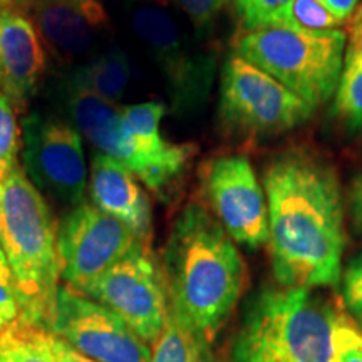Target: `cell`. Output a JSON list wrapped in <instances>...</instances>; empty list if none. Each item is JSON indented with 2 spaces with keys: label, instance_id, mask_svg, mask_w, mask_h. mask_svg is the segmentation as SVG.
Here are the masks:
<instances>
[{
  "label": "cell",
  "instance_id": "1",
  "mask_svg": "<svg viewBox=\"0 0 362 362\" xmlns=\"http://www.w3.org/2000/svg\"><path fill=\"white\" fill-rule=\"evenodd\" d=\"M275 279L287 288L334 287L346 248L337 176L314 156L287 153L264 175Z\"/></svg>",
  "mask_w": 362,
  "mask_h": 362
},
{
  "label": "cell",
  "instance_id": "2",
  "mask_svg": "<svg viewBox=\"0 0 362 362\" xmlns=\"http://www.w3.org/2000/svg\"><path fill=\"white\" fill-rule=\"evenodd\" d=\"M160 267L170 310L214 342L245 284V264L233 240L205 206L188 203L171 226Z\"/></svg>",
  "mask_w": 362,
  "mask_h": 362
},
{
  "label": "cell",
  "instance_id": "3",
  "mask_svg": "<svg viewBox=\"0 0 362 362\" xmlns=\"http://www.w3.org/2000/svg\"><path fill=\"white\" fill-rule=\"evenodd\" d=\"M57 226L47 200L21 165L0 180V248L19 292V324L51 327L62 285Z\"/></svg>",
  "mask_w": 362,
  "mask_h": 362
},
{
  "label": "cell",
  "instance_id": "4",
  "mask_svg": "<svg viewBox=\"0 0 362 362\" xmlns=\"http://www.w3.org/2000/svg\"><path fill=\"white\" fill-rule=\"evenodd\" d=\"M341 312L312 288H265L248 305L232 362H329Z\"/></svg>",
  "mask_w": 362,
  "mask_h": 362
},
{
  "label": "cell",
  "instance_id": "5",
  "mask_svg": "<svg viewBox=\"0 0 362 362\" xmlns=\"http://www.w3.org/2000/svg\"><path fill=\"white\" fill-rule=\"evenodd\" d=\"M346 45L347 37L341 29L267 27L247 30L235 52L315 110L336 94Z\"/></svg>",
  "mask_w": 362,
  "mask_h": 362
},
{
  "label": "cell",
  "instance_id": "6",
  "mask_svg": "<svg viewBox=\"0 0 362 362\" xmlns=\"http://www.w3.org/2000/svg\"><path fill=\"white\" fill-rule=\"evenodd\" d=\"M126 21L160 67L176 115L200 112L214 88L215 56L192 47L175 17L156 4H128Z\"/></svg>",
  "mask_w": 362,
  "mask_h": 362
},
{
  "label": "cell",
  "instance_id": "7",
  "mask_svg": "<svg viewBox=\"0 0 362 362\" xmlns=\"http://www.w3.org/2000/svg\"><path fill=\"white\" fill-rule=\"evenodd\" d=\"M312 112L309 104L237 52L225 59L218 99V116L225 128L274 136L305 123Z\"/></svg>",
  "mask_w": 362,
  "mask_h": 362
},
{
  "label": "cell",
  "instance_id": "8",
  "mask_svg": "<svg viewBox=\"0 0 362 362\" xmlns=\"http://www.w3.org/2000/svg\"><path fill=\"white\" fill-rule=\"evenodd\" d=\"M62 106L66 119L78 129L81 138L98 153L126 166L151 192L165 193L187 168L185 161L165 160L148 151L126 126L119 104L64 83Z\"/></svg>",
  "mask_w": 362,
  "mask_h": 362
},
{
  "label": "cell",
  "instance_id": "9",
  "mask_svg": "<svg viewBox=\"0 0 362 362\" xmlns=\"http://www.w3.org/2000/svg\"><path fill=\"white\" fill-rule=\"evenodd\" d=\"M22 165L44 197L76 206L84 202L88 173L83 138L66 117L33 111L22 119Z\"/></svg>",
  "mask_w": 362,
  "mask_h": 362
},
{
  "label": "cell",
  "instance_id": "10",
  "mask_svg": "<svg viewBox=\"0 0 362 362\" xmlns=\"http://www.w3.org/2000/svg\"><path fill=\"white\" fill-rule=\"evenodd\" d=\"M81 293L119 315L149 346L160 336L170 315L161 267L148 243L134 247Z\"/></svg>",
  "mask_w": 362,
  "mask_h": 362
},
{
  "label": "cell",
  "instance_id": "11",
  "mask_svg": "<svg viewBox=\"0 0 362 362\" xmlns=\"http://www.w3.org/2000/svg\"><path fill=\"white\" fill-rule=\"evenodd\" d=\"M139 243L144 242L128 225L84 200L57 226L61 280L83 292Z\"/></svg>",
  "mask_w": 362,
  "mask_h": 362
},
{
  "label": "cell",
  "instance_id": "12",
  "mask_svg": "<svg viewBox=\"0 0 362 362\" xmlns=\"http://www.w3.org/2000/svg\"><path fill=\"white\" fill-rule=\"evenodd\" d=\"M49 330L96 362H148L151 357V346L119 315L64 284Z\"/></svg>",
  "mask_w": 362,
  "mask_h": 362
},
{
  "label": "cell",
  "instance_id": "13",
  "mask_svg": "<svg viewBox=\"0 0 362 362\" xmlns=\"http://www.w3.org/2000/svg\"><path fill=\"white\" fill-rule=\"evenodd\" d=\"M203 189L214 216L235 243L250 250L269 243L265 189L245 156H221L208 163Z\"/></svg>",
  "mask_w": 362,
  "mask_h": 362
},
{
  "label": "cell",
  "instance_id": "14",
  "mask_svg": "<svg viewBox=\"0 0 362 362\" xmlns=\"http://www.w3.org/2000/svg\"><path fill=\"white\" fill-rule=\"evenodd\" d=\"M37 27L57 57L78 61L101 45L107 33V12L99 0H34L17 2Z\"/></svg>",
  "mask_w": 362,
  "mask_h": 362
},
{
  "label": "cell",
  "instance_id": "15",
  "mask_svg": "<svg viewBox=\"0 0 362 362\" xmlns=\"http://www.w3.org/2000/svg\"><path fill=\"white\" fill-rule=\"evenodd\" d=\"M47 57L37 27L21 7L0 12V89L24 110L37 93Z\"/></svg>",
  "mask_w": 362,
  "mask_h": 362
},
{
  "label": "cell",
  "instance_id": "16",
  "mask_svg": "<svg viewBox=\"0 0 362 362\" xmlns=\"http://www.w3.org/2000/svg\"><path fill=\"white\" fill-rule=\"evenodd\" d=\"M88 192L94 206L128 225L144 243L149 242L151 203L138 178L126 166L94 151L89 163Z\"/></svg>",
  "mask_w": 362,
  "mask_h": 362
},
{
  "label": "cell",
  "instance_id": "17",
  "mask_svg": "<svg viewBox=\"0 0 362 362\" xmlns=\"http://www.w3.org/2000/svg\"><path fill=\"white\" fill-rule=\"evenodd\" d=\"M131 78L133 67L128 54L115 47L74 67L71 74H67L64 83L117 104L128 90Z\"/></svg>",
  "mask_w": 362,
  "mask_h": 362
},
{
  "label": "cell",
  "instance_id": "18",
  "mask_svg": "<svg viewBox=\"0 0 362 362\" xmlns=\"http://www.w3.org/2000/svg\"><path fill=\"white\" fill-rule=\"evenodd\" d=\"M124 123L139 143L153 155L165 160L188 163L193 156L189 144H176L163 138L161 121L166 115V106L160 101H146L121 106Z\"/></svg>",
  "mask_w": 362,
  "mask_h": 362
},
{
  "label": "cell",
  "instance_id": "19",
  "mask_svg": "<svg viewBox=\"0 0 362 362\" xmlns=\"http://www.w3.org/2000/svg\"><path fill=\"white\" fill-rule=\"evenodd\" d=\"M211 344L187 327L170 310L161 334L151 344L148 362H211Z\"/></svg>",
  "mask_w": 362,
  "mask_h": 362
},
{
  "label": "cell",
  "instance_id": "20",
  "mask_svg": "<svg viewBox=\"0 0 362 362\" xmlns=\"http://www.w3.org/2000/svg\"><path fill=\"white\" fill-rule=\"evenodd\" d=\"M247 30L267 27H300L292 17L293 0H232Z\"/></svg>",
  "mask_w": 362,
  "mask_h": 362
},
{
  "label": "cell",
  "instance_id": "21",
  "mask_svg": "<svg viewBox=\"0 0 362 362\" xmlns=\"http://www.w3.org/2000/svg\"><path fill=\"white\" fill-rule=\"evenodd\" d=\"M334 115L349 131H362V69L342 72L336 90Z\"/></svg>",
  "mask_w": 362,
  "mask_h": 362
},
{
  "label": "cell",
  "instance_id": "22",
  "mask_svg": "<svg viewBox=\"0 0 362 362\" xmlns=\"http://www.w3.org/2000/svg\"><path fill=\"white\" fill-rule=\"evenodd\" d=\"M21 128L17 123L13 104L7 94L0 89V180L19 165Z\"/></svg>",
  "mask_w": 362,
  "mask_h": 362
},
{
  "label": "cell",
  "instance_id": "23",
  "mask_svg": "<svg viewBox=\"0 0 362 362\" xmlns=\"http://www.w3.org/2000/svg\"><path fill=\"white\" fill-rule=\"evenodd\" d=\"M329 362H362V330L344 310L334 327Z\"/></svg>",
  "mask_w": 362,
  "mask_h": 362
},
{
  "label": "cell",
  "instance_id": "24",
  "mask_svg": "<svg viewBox=\"0 0 362 362\" xmlns=\"http://www.w3.org/2000/svg\"><path fill=\"white\" fill-rule=\"evenodd\" d=\"M17 325H19V329L22 330L27 341L37 347L40 352H44L52 362H96L86 357L84 354H81L79 351L71 347L69 344L62 341L61 337H57L56 334H52L51 330L30 327V325L24 324Z\"/></svg>",
  "mask_w": 362,
  "mask_h": 362
},
{
  "label": "cell",
  "instance_id": "25",
  "mask_svg": "<svg viewBox=\"0 0 362 362\" xmlns=\"http://www.w3.org/2000/svg\"><path fill=\"white\" fill-rule=\"evenodd\" d=\"M188 17L198 39H205L215 29L226 0H171Z\"/></svg>",
  "mask_w": 362,
  "mask_h": 362
},
{
  "label": "cell",
  "instance_id": "26",
  "mask_svg": "<svg viewBox=\"0 0 362 362\" xmlns=\"http://www.w3.org/2000/svg\"><path fill=\"white\" fill-rule=\"evenodd\" d=\"M22 320V309L16 279L8 260L0 248V332L13 327Z\"/></svg>",
  "mask_w": 362,
  "mask_h": 362
},
{
  "label": "cell",
  "instance_id": "27",
  "mask_svg": "<svg viewBox=\"0 0 362 362\" xmlns=\"http://www.w3.org/2000/svg\"><path fill=\"white\" fill-rule=\"evenodd\" d=\"M0 362H52L27 341L19 325L0 332Z\"/></svg>",
  "mask_w": 362,
  "mask_h": 362
},
{
  "label": "cell",
  "instance_id": "28",
  "mask_svg": "<svg viewBox=\"0 0 362 362\" xmlns=\"http://www.w3.org/2000/svg\"><path fill=\"white\" fill-rule=\"evenodd\" d=\"M292 17L298 25L310 30H330L342 24L315 0H293Z\"/></svg>",
  "mask_w": 362,
  "mask_h": 362
},
{
  "label": "cell",
  "instance_id": "29",
  "mask_svg": "<svg viewBox=\"0 0 362 362\" xmlns=\"http://www.w3.org/2000/svg\"><path fill=\"white\" fill-rule=\"evenodd\" d=\"M342 300L354 315L362 314V253L342 270Z\"/></svg>",
  "mask_w": 362,
  "mask_h": 362
},
{
  "label": "cell",
  "instance_id": "30",
  "mask_svg": "<svg viewBox=\"0 0 362 362\" xmlns=\"http://www.w3.org/2000/svg\"><path fill=\"white\" fill-rule=\"evenodd\" d=\"M362 69V21L354 22V29L346 45V57H344V71L354 72Z\"/></svg>",
  "mask_w": 362,
  "mask_h": 362
},
{
  "label": "cell",
  "instance_id": "31",
  "mask_svg": "<svg viewBox=\"0 0 362 362\" xmlns=\"http://www.w3.org/2000/svg\"><path fill=\"white\" fill-rule=\"evenodd\" d=\"M315 2H319L332 16H336L339 21L344 22L347 17L352 16V12H356L359 0H315Z\"/></svg>",
  "mask_w": 362,
  "mask_h": 362
},
{
  "label": "cell",
  "instance_id": "32",
  "mask_svg": "<svg viewBox=\"0 0 362 362\" xmlns=\"http://www.w3.org/2000/svg\"><path fill=\"white\" fill-rule=\"evenodd\" d=\"M351 208L356 223L362 230V175L357 176L351 189Z\"/></svg>",
  "mask_w": 362,
  "mask_h": 362
},
{
  "label": "cell",
  "instance_id": "33",
  "mask_svg": "<svg viewBox=\"0 0 362 362\" xmlns=\"http://www.w3.org/2000/svg\"><path fill=\"white\" fill-rule=\"evenodd\" d=\"M16 6V0H0V12L6 11V8H11Z\"/></svg>",
  "mask_w": 362,
  "mask_h": 362
},
{
  "label": "cell",
  "instance_id": "34",
  "mask_svg": "<svg viewBox=\"0 0 362 362\" xmlns=\"http://www.w3.org/2000/svg\"><path fill=\"white\" fill-rule=\"evenodd\" d=\"M356 319H357V325H359V327H361V330H362V314H359V315H356Z\"/></svg>",
  "mask_w": 362,
  "mask_h": 362
},
{
  "label": "cell",
  "instance_id": "35",
  "mask_svg": "<svg viewBox=\"0 0 362 362\" xmlns=\"http://www.w3.org/2000/svg\"><path fill=\"white\" fill-rule=\"evenodd\" d=\"M17 2H34V0H17Z\"/></svg>",
  "mask_w": 362,
  "mask_h": 362
}]
</instances>
